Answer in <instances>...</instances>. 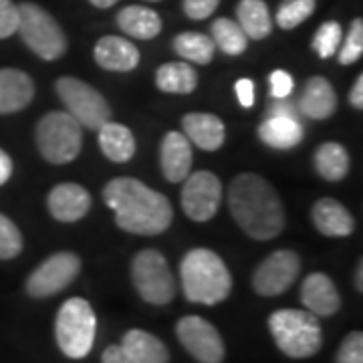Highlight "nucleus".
<instances>
[{"mask_svg": "<svg viewBox=\"0 0 363 363\" xmlns=\"http://www.w3.org/2000/svg\"><path fill=\"white\" fill-rule=\"evenodd\" d=\"M104 200L116 214V224L131 234L156 236L166 233L174 220V208L164 194L138 178H116L104 190Z\"/></svg>", "mask_w": 363, "mask_h": 363, "instance_id": "f257e3e1", "label": "nucleus"}, {"mask_svg": "<svg viewBox=\"0 0 363 363\" xmlns=\"http://www.w3.org/2000/svg\"><path fill=\"white\" fill-rule=\"evenodd\" d=\"M228 206L242 233L255 240H271L285 228L283 202L264 178L240 174L230 182Z\"/></svg>", "mask_w": 363, "mask_h": 363, "instance_id": "f03ea898", "label": "nucleus"}, {"mask_svg": "<svg viewBox=\"0 0 363 363\" xmlns=\"http://www.w3.org/2000/svg\"><path fill=\"white\" fill-rule=\"evenodd\" d=\"M180 277L184 295L190 303L218 305L233 289V277L226 262L208 248H194L184 257Z\"/></svg>", "mask_w": 363, "mask_h": 363, "instance_id": "7ed1b4c3", "label": "nucleus"}, {"mask_svg": "<svg viewBox=\"0 0 363 363\" xmlns=\"http://www.w3.org/2000/svg\"><path fill=\"white\" fill-rule=\"evenodd\" d=\"M269 329L277 347L291 359L313 357L323 345L319 317L298 309H279L269 317Z\"/></svg>", "mask_w": 363, "mask_h": 363, "instance_id": "20e7f679", "label": "nucleus"}, {"mask_svg": "<svg viewBox=\"0 0 363 363\" xmlns=\"http://www.w3.org/2000/svg\"><path fill=\"white\" fill-rule=\"evenodd\" d=\"M97 331V319L85 298L73 297L61 305L55 321V337L59 350L71 359L89 355Z\"/></svg>", "mask_w": 363, "mask_h": 363, "instance_id": "39448f33", "label": "nucleus"}, {"mask_svg": "<svg viewBox=\"0 0 363 363\" xmlns=\"http://www.w3.org/2000/svg\"><path fill=\"white\" fill-rule=\"evenodd\" d=\"M25 45L45 61H57L67 51V37L61 25L35 2L18 4V28Z\"/></svg>", "mask_w": 363, "mask_h": 363, "instance_id": "423d86ee", "label": "nucleus"}, {"mask_svg": "<svg viewBox=\"0 0 363 363\" xmlns=\"http://www.w3.org/2000/svg\"><path fill=\"white\" fill-rule=\"evenodd\" d=\"M35 138L43 157L57 166L73 162L83 145L81 123L67 111H51L40 117Z\"/></svg>", "mask_w": 363, "mask_h": 363, "instance_id": "0eeeda50", "label": "nucleus"}, {"mask_svg": "<svg viewBox=\"0 0 363 363\" xmlns=\"http://www.w3.org/2000/svg\"><path fill=\"white\" fill-rule=\"evenodd\" d=\"M131 281L140 297L150 305H168L176 297V279L168 260L154 248H145L131 262Z\"/></svg>", "mask_w": 363, "mask_h": 363, "instance_id": "6e6552de", "label": "nucleus"}, {"mask_svg": "<svg viewBox=\"0 0 363 363\" xmlns=\"http://www.w3.org/2000/svg\"><path fill=\"white\" fill-rule=\"evenodd\" d=\"M57 93L65 104L67 113L77 119L87 130H99L111 119V107L93 85L77 77H61L57 81Z\"/></svg>", "mask_w": 363, "mask_h": 363, "instance_id": "1a4fd4ad", "label": "nucleus"}, {"mask_svg": "<svg viewBox=\"0 0 363 363\" xmlns=\"http://www.w3.org/2000/svg\"><path fill=\"white\" fill-rule=\"evenodd\" d=\"M81 272V259L75 252H55L43 260L26 279V293L35 298L52 297L71 285Z\"/></svg>", "mask_w": 363, "mask_h": 363, "instance_id": "9d476101", "label": "nucleus"}, {"mask_svg": "<svg viewBox=\"0 0 363 363\" xmlns=\"http://www.w3.org/2000/svg\"><path fill=\"white\" fill-rule=\"evenodd\" d=\"M222 202V182L212 172L188 174L182 188V208L194 222L212 220Z\"/></svg>", "mask_w": 363, "mask_h": 363, "instance_id": "9b49d317", "label": "nucleus"}, {"mask_svg": "<svg viewBox=\"0 0 363 363\" xmlns=\"http://www.w3.org/2000/svg\"><path fill=\"white\" fill-rule=\"evenodd\" d=\"M176 335L198 363H222L224 359V341L216 327L206 319L198 315L182 317L176 325Z\"/></svg>", "mask_w": 363, "mask_h": 363, "instance_id": "f8f14e48", "label": "nucleus"}, {"mask_svg": "<svg viewBox=\"0 0 363 363\" xmlns=\"http://www.w3.org/2000/svg\"><path fill=\"white\" fill-rule=\"evenodd\" d=\"M301 259L293 250H274L257 267L252 274V289L260 297H279L297 281Z\"/></svg>", "mask_w": 363, "mask_h": 363, "instance_id": "ddd939ff", "label": "nucleus"}, {"mask_svg": "<svg viewBox=\"0 0 363 363\" xmlns=\"http://www.w3.org/2000/svg\"><path fill=\"white\" fill-rule=\"evenodd\" d=\"M47 206L52 218L59 222H77L87 216L91 208V194L79 184L65 182L55 186L49 198H47Z\"/></svg>", "mask_w": 363, "mask_h": 363, "instance_id": "4468645a", "label": "nucleus"}, {"mask_svg": "<svg viewBox=\"0 0 363 363\" xmlns=\"http://www.w3.org/2000/svg\"><path fill=\"white\" fill-rule=\"evenodd\" d=\"M301 303L315 317H331L341 307V297L335 283L323 274L313 272L301 285Z\"/></svg>", "mask_w": 363, "mask_h": 363, "instance_id": "2eb2a0df", "label": "nucleus"}, {"mask_svg": "<svg viewBox=\"0 0 363 363\" xmlns=\"http://www.w3.org/2000/svg\"><path fill=\"white\" fill-rule=\"evenodd\" d=\"M160 164L166 180L184 182L192 168V143L180 131H168L160 147Z\"/></svg>", "mask_w": 363, "mask_h": 363, "instance_id": "dca6fc26", "label": "nucleus"}, {"mask_svg": "<svg viewBox=\"0 0 363 363\" xmlns=\"http://www.w3.org/2000/svg\"><path fill=\"white\" fill-rule=\"evenodd\" d=\"M93 57H95V63L105 71L125 73V71H133L140 65L138 47L128 39L113 37V35H107L104 39L97 40Z\"/></svg>", "mask_w": 363, "mask_h": 363, "instance_id": "f3484780", "label": "nucleus"}, {"mask_svg": "<svg viewBox=\"0 0 363 363\" xmlns=\"http://www.w3.org/2000/svg\"><path fill=\"white\" fill-rule=\"evenodd\" d=\"M35 97V83L21 69H0V116L25 109Z\"/></svg>", "mask_w": 363, "mask_h": 363, "instance_id": "a211bd4d", "label": "nucleus"}, {"mask_svg": "<svg viewBox=\"0 0 363 363\" xmlns=\"http://www.w3.org/2000/svg\"><path fill=\"white\" fill-rule=\"evenodd\" d=\"M184 135L200 150L216 152L226 140V128L214 113H188L182 119Z\"/></svg>", "mask_w": 363, "mask_h": 363, "instance_id": "6ab92c4d", "label": "nucleus"}, {"mask_svg": "<svg viewBox=\"0 0 363 363\" xmlns=\"http://www.w3.org/2000/svg\"><path fill=\"white\" fill-rule=\"evenodd\" d=\"M301 116L311 119H329L337 109V93L325 77H311L297 101Z\"/></svg>", "mask_w": 363, "mask_h": 363, "instance_id": "aec40b11", "label": "nucleus"}, {"mask_svg": "<svg viewBox=\"0 0 363 363\" xmlns=\"http://www.w3.org/2000/svg\"><path fill=\"white\" fill-rule=\"evenodd\" d=\"M315 228L323 236H350L355 230V220L350 210L335 198H321L311 210Z\"/></svg>", "mask_w": 363, "mask_h": 363, "instance_id": "412c9836", "label": "nucleus"}, {"mask_svg": "<svg viewBox=\"0 0 363 363\" xmlns=\"http://www.w3.org/2000/svg\"><path fill=\"white\" fill-rule=\"evenodd\" d=\"M303 123L291 117H264L259 125L260 142L274 150H291L303 142Z\"/></svg>", "mask_w": 363, "mask_h": 363, "instance_id": "4be33fe9", "label": "nucleus"}, {"mask_svg": "<svg viewBox=\"0 0 363 363\" xmlns=\"http://www.w3.org/2000/svg\"><path fill=\"white\" fill-rule=\"evenodd\" d=\"M135 363H168L169 351L162 343V339L143 331V329H130L119 345Z\"/></svg>", "mask_w": 363, "mask_h": 363, "instance_id": "5701e85b", "label": "nucleus"}, {"mask_svg": "<svg viewBox=\"0 0 363 363\" xmlns=\"http://www.w3.org/2000/svg\"><path fill=\"white\" fill-rule=\"evenodd\" d=\"M97 131H99L101 152H104L107 160H111L116 164H125L133 157V154H135V140H133V133L130 131V128L109 119Z\"/></svg>", "mask_w": 363, "mask_h": 363, "instance_id": "b1692460", "label": "nucleus"}, {"mask_svg": "<svg viewBox=\"0 0 363 363\" xmlns=\"http://www.w3.org/2000/svg\"><path fill=\"white\" fill-rule=\"evenodd\" d=\"M119 28L133 39L150 40L162 33V18L156 11L145 6H125L117 13Z\"/></svg>", "mask_w": 363, "mask_h": 363, "instance_id": "393cba45", "label": "nucleus"}, {"mask_svg": "<svg viewBox=\"0 0 363 363\" xmlns=\"http://www.w3.org/2000/svg\"><path fill=\"white\" fill-rule=\"evenodd\" d=\"M236 18L248 39L262 40L271 35L272 18L264 0H240L236 6Z\"/></svg>", "mask_w": 363, "mask_h": 363, "instance_id": "a878e982", "label": "nucleus"}, {"mask_svg": "<svg viewBox=\"0 0 363 363\" xmlns=\"http://www.w3.org/2000/svg\"><path fill=\"white\" fill-rule=\"evenodd\" d=\"M351 160L347 150L335 142H327L315 152V169L327 182L343 180L350 172Z\"/></svg>", "mask_w": 363, "mask_h": 363, "instance_id": "bb28decb", "label": "nucleus"}, {"mask_svg": "<svg viewBox=\"0 0 363 363\" xmlns=\"http://www.w3.org/2000/svg\"><path fill=\"white\" fill-rule=\"evenodd\" d=\"M156 85L164 93L188 95L198 87V73L188 63H166L157 69Z\"/></svg>", "mask_w": 363, "mask_h": 363, "instance_id": "cd10ccee", "label": "nucleus"}, {"mask_svg": "<svg viewBox=\"0 0 363 363\" xmlns=\"http://www.w3.org/2000/svg\"><path fill=\"white\" fill-rule=\"evenodd\" d=\"M174 51L196 65H208L214 59V40L202 33H182L174 39Z\"/></svg>", "mask_w": 363, "mask_h": 363, "instance_id": "c85d7f7f", "label": "nucleus"}, {"mask_svg": "<svg viewBox=\"0 0 363 363\" xmlns=\"http://www.w3.org/2000/svg\"><path fill=\"white\" fill-rule=\"evenodd\" d=\"M210 35H212L210 39L214 40V47H218L226 55L236 57V55L247 51L248 37L245 35V30L240 28V25L236 21H230V18H216L212 23Z\"/></svg>", "mask_w": 363, "mask_h": 363, "instance_id": "c756f323", "label": "nucleus"}, {"mask_svg": "<svg viewBox=\"0 0 363 363\" xmlns=\"http://www.w3.org/2000/svg\"><path fill=\"white\" fill-rule=\"evenodd\" d=\"M315 0H283L277 11V25L283 30H291L301 23H305L315 11Z\"/></svg>", "mask_w": 363, "mask_h": 363, "instance_id": "7c9ffc66", "label": "nucleus"}, {"mask_svg": "<svg viewBox=\"0 0 363 363\" xmlns=\"http://www.w3.org/2000/svg\"><path fill=\"white\" fill-rule=\"evenodd\" d=\"M343 40V28L335 21H329L317 28L315 37L311 40V47L321 59H329L337 52L339 45Z\"/></svg>", "mask_w": 363, "mask_h": 363, "instance_id": "2f4dec72", "label": "nucleus"}, {"mask_svg": "<svg viewBox=\"0 0 363 363\" xmlns=\"http://www.w3.org/2000/svg\"><path fill=\"white\" fill-rule=\"evenodd\" d=\"M23 250V234L9 216L0 214V260L16 259Z\"/></svg>", "mask_w": 363, "mask_h": 363, "instance_id": "473e14b6", "label": "nucleus"}, {"mask_svg": "<svg viewBox=\"0 0 363 363\" xmlns=\"http://www.w3.org/2000/svg\"><path fill=\"white\" fill-rule=\"evenodd\" d=\"M363 55V21L355 18L350 26V33L345 37V43L339 51V63L341 65H351L359 61Z\"/></svg>", "mask_w": 363, "mask_h": 363, "instance_id": "72a5a7b5", "label": "nucleus"}, {"mask_svg": "<svg viewBox=\"0 0 363 363\" xmlns=\"http://www.w3.org/2000/svg\"><path fill=\"white\" fill-rule=\"evenodd\" d=\"M335 363H363L362 331H351L350 335L343 339V343H341V347L337 351Z\"/></svg>", "mask_w": 363, "mask_h": 363, "instance_id": "f704fd0d", "label": "nucleus"}, {"mask_svg": "<svg viewBox=\"0 0 363 363\" xmlns=\"http://www.w3.org/2000/svg\"><path fill=\"white\" fill-rule=\"evenodd\" d=\"M18 28V6L13 0H0V39L13 37Z\"/></svg>", "mask_w": 363, "mask_h": 363, "instance_id": "c9c22d12", "label": "nucleus"}, {"mask_svg": "<svg viewBox=\"0 0 363 363\" xmlns=\"http://www.w3.org/2000/svg\"><path fill=\"white\" fill-rule=\"evenodd\" d=\"M269 83H271L272 99L291 97V93H293V89H295V79L291 77L286 71H283V69H277V71H272L271 77H269Z\"/></svg>", "mask_w": 363, "mask_h": 363, "instance_id": "e433bc0d", "label": "nucleus"}, {"mask_svg": "<svg viewBox=\"0 0 363 363\" xmlns=\"http://www.w3.org/2000/svg\"><path fill=\"white\" fill-rule=\"evenodd\" d=\"M220 0H184V13L192 21H204L218 9Z\"/></svg>", "mask_w": 363, "mask_h": 363, "instance_id": "4c0bfd02", "label": "nucleus"}, {"mask_svg": "<svg viewBox=\"0 0 363 363\" xmlns=\"http://www.w3.org/2000/svg\"><path fill=\"white\" fill-rule=\"evenodd\" d=\"M267 117H291L301 121V111H298L297 101H291L289 97L283 99H272L267 107Z\"/></svg>", "mask_w": 363, "mask_h": 363, "instance_id": "58836bf2", "label": "nucleus"}, {"mask_svg": "<svg viewBox=\"0 0 363 363\" xmlns=\"http://www.w3.org/2000/svg\"><path fill=\"white\" fill-rule=\"evenodd\" d=\"M234 89H236L238 101L242 107H252V104H255V83L250 79H238Z\"/></svg>", "mask_w": 363, "mask_h": 363, "instance_id": "ea45409f", "label": "nucleus"}, {"mask_svg": "<svg viewBox=\"0 0 363 363\" xmlns=\"http://www.w3.org/2000/svg\"><path fill=\"white\" fill-rule=\"evenodd\" d=\"M101 363H135L119 345H109L101 355Z\"/></svg>", "mask_w": 363, "mask_h": 363, "instance_id": "a19ab883", "label": "nucleus"}, {"mask_svg": "<svg viewBox=\"0 0 363 363\" xmlns=\"http://www.w3.org/2000/svg\"><path fill=\"white\" fill-rule=\"evenodd\" d=\"M350 104L355 107V109H362L363 107V75H357L353 87L350 91Z\"/></svg>", "mask_w": 363, "mask_h": 363, "instance_id": "79ce46f5", "label": "nucleus"}, {"mask_svg": "<svg viewBox=\"0 0 363 363\" xmlns=\"http://www.w3.org/2000/svg\"><path fill=\"white\" fill-rule=\"evenodd\" d=\"M11 176H13V160L4 150H0V186L6 184Z\"/></svg>", "mask_w": 363, "mask_h": 363, "instance_id": "37998d69", "label": "nucleus"}, {"mask_svg": "<svg viewBox=\"0 0 363 363\" xmlns=\"http://www.w3.org/2000/svg\"><path fill=\"white\" fill-rule=\"evenodd\" d=\"M355 289L362 293L363 291V262H357V271H355Z\"/></svg>", "mask_w": 363, "mask_h": 363, "instance_id": "c03bdc74", "label": "nucleus"}, {"mask_svg": "<svg viewBox=\"0 0 363 363\" xmlns=\"http://www.w3.org/2000/svg\"><path fill=\"white\" fill-rule=\"evenodd\" d=\"M93 6H97V9H109V6H113L117 0H89Z\"/></svg>", "mask_w": 363, "mask_h": 363, "instance_id": "a18cd8bd", "label": "nucleus"}, {"mask_svg": "<svg viewBox=\"0 0 363 363\" xmlns=\"http://www.w3.org/2000/svg\"><path fill=\"white\" fill-rule=\"evenodd\" d=\"M150 2H160V0H150Z\"/></svg>", "mask_w": 363, "mask_h": 363, "instance_id": "49530a36", "label": "nucleus"}]
</instances>
